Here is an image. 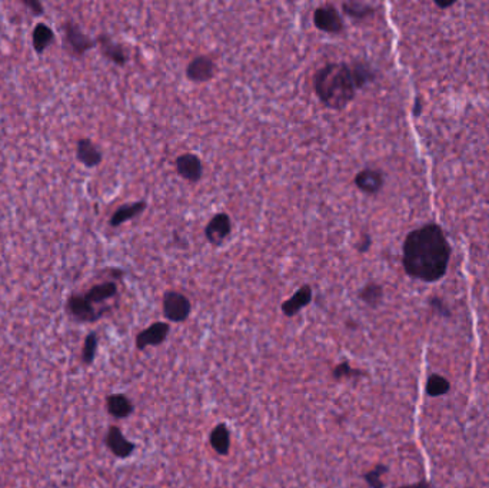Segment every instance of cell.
Wrapping results in <instances>:
<instances>
[{
	"instance_id": "1",
	"label": "cell",
	"mask_w": 489,
	"mask_h": 488,
	"mask_svg": "<svg viewBox=\"0 0 489 488\" xmlns=\"http://www.w3.org/2000/svg\"><path fill=\"white\" fill-rule=\"evenodd\" d=\"M451 246L441 226L428 223L409 232L404 242V268L415 279L437 282L448 271Z\"/></svg>"
},
{
	"instance_id": "2",
	"label": "cell",
	"mask_w": 489,
	"mask_h": 488,
	"mask_svg": "<svg viewBox=\"0 0 489 488\" xmlns=\"http://www.w3.org/2000/svg\"><path fill=\"white\" fill-rule=\"evenodd\" d=\"M313 89L324 106L332 110L345 109L356 96L351 66L345 62L326 64L315 73Z\"/></svg>"
},
{
	"instance_id": "3",
	"label": "cell",
	"mask_w": 489,
	"mask_h": 488,
	"mask_svg": "<svg viewBox=\"0 0 489 488\" xmlns=\"http://www.w3.org/2000/svg\"><path fill=\"white\" fill-rule=\"evenodd\" d=\"M66 311L75 321L82 324H91L99 321L109 311V306L98 309L92 302L84 298L83 294H72L68 298Z\"/></svg>"
},
{
	"instance_id": "4",
	"label": "cell",
	"mask_w": 489,
	"mask_h": 488,
	"mask_svg": "<svg viewBox=\"0 0 489 488\" xmlns=\"http://www.w3.org/2000/svg\"><path fill=\"white\" fill-rule=\"evenodd\" d=\"M165 318L170 323H185L192 312V304L186 295L178 291H166L162 298Z\"/></svg>"
},
{
	"instance_id": "5",
	"label": "cell",
	"mask_w": 489,
	"mask_h": 488,
	"mask_svg": "<svg viewBox=\"0 0 489 488\" xmlns=\"http://www.w3.org/2000/svg\"><path fill=\"white\" fill-rule=\"evenodd\" d=\"M62 31L65 47L75 56H83L84 53H88L89 50L98 46L96 39H92L86 35L82 31V27L73 20L65 22L62 26Z\"/></svg>"
},
{
	"instance_id": "6",
	"label": "cell",
	"mask_w": 489,
	"mask_h": 488,
	"mask_svg": "<svg viewBox=\"0 0 489 488\" xmlns=\"http://www.w3.org/2000/svg\"><path fill=\"white\" fill-rule=\"evenodd\" d=\"M313 24L324 34L338 35L343 31L345 23L340 12L333 5H322L313 12Z\"/></svg>"
},
{
	"instance_id": "7",
	"label": "cell",
	"mask_w": 489,
	"mask_h": 488,
	"mask_svg": "<svg viewBox=\"0 0 489 488\" xmlns=\"http://www.w3.org/2000/svg\"><path fill=\"white\" fill-rule=\"evenodd\" d=\"M232 234V219L226 212H219L211 218L205 226V238L213 246H220Z\"/></svg>"
},
{
	"instance_id": "8",
	"label": "cell",
	"mask_w": 489,
	"mask_h": 488,
	"mask_svg": "<svg viewBox=\"0 0 489 488\" xmlns=\"http://www.w3.org/2000/svg\"><path fill=\"white\" fill-rule=\"evenodd\" d=\"M170 332V325L167 323L159 321L148 328L142 330L136 335V348L139 351H145L148 347H159L160 343H163Z\"/></svg>"
},
{
	"instance_id": "9",
	"label": "cell",
	"mask_w": 489,
	"mask_h": 488,
	"mask_svg": "<svg viewBox=\"0 0 489 488\" xmlns=\"http://www.w3.org/2000/svg\"><path fill=\"white\" fill-rule=\"evenodd\" d=\"M216 65L211 56L199 54L189 62L186 68V77L195 83H205L213 79Z\"/></svg>"
},
{
	"instance_id": "10",
	"label": "cell",
	"mask_w": 489,
	"mask_h": 488,
	"mask_svg": "<svg viewBox=\"0 0 489 488\" xmlns=\"http://www.w3.org/2000/svg\"><path fill=\"white\" fill-rule=\"evenodd\" d=\"M178 175L190 184H197L204 175V163L195 154L179 155L175 161Z\"/></svg>"
},
{
	"instance_id": "11",
	"label": "cell",
	"mask_w": 489,
	"mask_h": 488,
	"mask_svg": "<svg viewBox=\"0 0 489 488\" xmlns=\"http://www.w3.org/2000/svg\"><path fill=\"white\" fill-rule=\"evenodd\" d=\"M105 444L109 448V451L118 458H128L130 457L135 450H136V444L129 441L123 433L122 429L116 425L109 427L107 433L105 436Z\"/></svg>"
},
{
	"instance_id": "12",
	"label": "cell",
	"mask_w": 489,
	"mask_h": 488,
	"mask_svg": "<svg viewBox=\"0 0 489 488\" xmlns=\"http://www.w3.org/2000/svg\"><path fill=\"white\" fill-rule=\"evenodd\" d=\"M98 47L103 57L116 66H125L129 62V54L125 49V46L116 40H113L109 35L102 34L96 38Z\"/></svg>"
},
{
	"instance_id": "13",
	"label": "cell",
	"mask_w": 489,
	"mask_h": 488,
	"mask_svg": "<svg viewBox=\"0 0 489 488\" xmlns=\"http://www.w3.org/2000/svg\"><path fill=\"white\" fill-rule=\"evenodd\" d=\"M354 184L361 192H363L366 195H377L384 188L385 177L382 174V170H379V169L366 168V169L359 170L358 174L355 175Z\"/></svg>"
},
{
	"instance_id": "14",
	"label": "cell",
	"mask_w": 489,
	"mask_h": 488,
	"mask_svg": "<svg viewBox=\"0 0 489 488\" xmlns=\"http://www.w3.org/2000/svg\"><path fill=\"white\" fill-rule=\"evenodd\" d=\"M76 159L84 168L93 169L102 163L103 154L91 138H80L76 142Z\"/></svg>"
},
{
	"instance_id": "15",
	"label": "cell",
	"mask_w": 489,
	"mask_h": 488,
	"mask_svg": "<svg viewBox=\"0 0 489 488\" xmlns=\"http://www.w3.org/2000/svg\"><path fill=\"white\" fill-rule=\"evenodd\" d=\"M312 300H313L312 286L305 283L301 286V288L296 290V293L291 298H287L286 301L282 302L280 309H282L285 317L292 318V317H295V315H298L303 308H306L312 302Z\"/></svg>"
},
{
	"instance_id": "16",
	"label": "cell",
	"mask_w": 489,
	"mask_h": 488,
	"mask_svg": "<svg viewBox=\"0 0 489 488\" xmlns=\"http://www.w3.org/2000/svg\"><path fill=\"white\" fill-rule=\"evenodd\" d=\"M146 208H148L146 200H137V202L121 205L116 211L113 212V215L110 216L109 225L112 228H118V226H121V225L137 218L139 215H142L143 212L146 211Z\"/></svg>"
},
{
	"instance_id": "17",
	"label": "cell",
	"mask_w": 489,
	"mask_h": 488,
	"mask_svg": "<svg viewBox=\"0 0 489 488\" xmlns=\"http://www.w3.org/2000/svg\"><path fill=\"white\" fill-rule=\"evenodd\" d=\"M106 410L116 420H125L130 417L135 411L133 403L125 394H110L106 398Z\"/></svg>"
},
{
	"instance_id": "18",
	"label": "cell",
	"mask_w": 489,
	"mask_h": 488,
	"mask_svg": "<svg viewBox=\"0 0 489 488\" xmlns=\"http://www.w3.org/2000/svg\"><path fill=\"white\" fill-rule=\"evenodd\" d=\"M84 298L88 300L89 302H92L95 306L100 305L112 298H114L118 295V283L113 281H106L102 283H96L93 285L91 290L86 291Z\"/></svg>"
},
{
	"instance_id": "19",
	"label": "cell",
	"mask_w": 489,
	"mask_h": 488,
	"mask_svg": "<svg viewBox=\"0 0 489 488\" xmlns=\"http://www.w3.org/2000/svg\"><path fill=\"white\" fill-rule=\"evenodd\" d=\"M209 444L219 455H227L231 450V431L226 424H218L209 434Z\"/></svg>"
},
{
	"instance_id": "20",
	"label": "cell",
	"mask_w": 489,
	"mask_h": 488,
	"mask_svg": "<svg viewBox=\"0 0 489 488\" xmlns=\"http://www.w3.org/2000/svg\"><path fill=\"white\" fill-rule=\"evenodd\" d=\"M54 42V32L46 23L39 22L32 32V46L38 54H43L47 47Z\"/></svg>"
},
{
	"instance_id": "21",
	"label": "cell",
	"mask_w": 489,
	"mask_h": 488,
	"mask_svg": "<svg viewBox=\"0 0 489 488\" xmlns=\"http://www.w3.org/2000/svg\"><path fill=\"white\" fill-rule=\"evenodd\" d=\"M349 66H351V73H352V79H354L356 91L363 89L366 84L375 80V72H373V69L368 64L361 62V61H355Z\"/></svg>"
},
{
	"instance_id": "22",
	"label": "cell",
	"mask_w": 489,
	"mask_h": 488,
	"mask_svg": "<svg viewBox=\"0 0 489 488\" xmlns=\"http://www.w3.org/2000/svg\"><path fill=\"white\" fill-rule=\"evenodd\" d=\"M358 297L362 302H365L370 308H377L381 305L384 300V288L382 285L377 282H369L358 293Z\"/></svg>"
},
{
	"instance_id": "23",
	"label": "cell",
	"mask_w": 489,
	"mask_h": 488,
	"mask_svg": "<svg viewBox=\"0 0 489 488\" xmlns=\"http://www.w3.org/2000/svg\"><path fill=\"white\" fill-rule=\"evenodd\" d=\"M451 391V383L439 376V374H432L428 381H426V394L429 397H441L446 395Z\"/></svg>"
},
{
	"instance_id": "24",
	"label": "cell",
	"mask_w": 489,
	"mask_h": 488,
	"mask_svg": "<svg viewBox=\"0 0 489 488\" xmlns=\"http://www.w3.org/2000/svg\"><path fill=\"white\" fill-rule=\"evenodd\" d=\"M98 346H99V338L96 332H89L84 338L83 342V350H82V362L84 365H92L98 353Z\"/></svg>"
},
{
	"instance_id": "25",
	"label": "cell",
	"mask_w": 489,
	"mask_h": 488,
	"mask_svg": "<svg viewBox=\"0 0 489 488\" xmlns=\"http://www.w3.org/2000/svg\"><path fill=\"white\" fill-rule=\"evenodd\" d=\"M342 10L343 13L352 17V19H365L373 15V8L366 5V3H359V2H345L342 3Z\"/></svg>"
},
{
	"instance_id": "26",
	"label": "cell",
	"mask_w": 489,
	"mask_h": 488,
	"mask_svg": "<svg viewBox=\"0 0 489 488\" xmlns=\"http://www.w3.org/2000/svg\"><path fill=\"white\" fill-rule=\"evenodd\" d=\"M389 468L385 464H378L375 468L365 473L363 480L369 488H385V482L382 481V475H385Z\"/></svg>"
},
{
	"instance_id": "27",
	"label": "cell",
	"mask_w": 489,
	"mask_h": 488,
	"mask_svg": "<svg viewBox=\"0 0 489 488\" xmlns=\"http://www.w3.org/2000/svg\"><path fill=\"white\" fill-rule=\"evenodd\" d=\"M359 376H363V372L352 368V365L348 361H343V362L338 364L332 371V378L336 381H339L342 378H351V377H359Z\"/></svg>"
},
{
	"instance_id": "28",
	"label": "cell",
	"mask_w": 489,
	"mask_h": 488,
	"mask_svg": "<svg viewBox=\"0 0 489 488\" xmlns=\"http://www.w3.org/2000/svg\"><path fill=\"white\" fill-rule=\"evenodd\" d=\"M20 3L29 9L35 17H40L45 15V6L42 5V2L39 0H20Z\"/></svg>"
},
{
	"instance_id": "29",
	"label": "cell",
	"mask_w": 489,
	"mask_h": 488,
	"mask_svg": "<svg viewBox=\"0 0 489 488\" xmlns=\"http://www.w3.org/2000/svg\"><path fill=\"white\" fill-rule=\"evenodd\" d=\"M429 305L432 306V309H434L435 312L441 313L442 317H449V315H451V312L448 311L445 302H444L441 298H438V297H432V298H430V300H429Z\"/></svg>"
},
{
	"instance_id": "30",
	"label": "cell",
	"mask_w": 489,
	"mask_h": 488,
	"mask_svg": "<svg viewBox=\"0 0 489 488\" xmlns=\"http://www.w3.org/2000/svg\"><path fill=\"white\" fill-rule=\"evenodd\" d=\"M370 245H372V238H370V235L363 234V235L361 237L359 242L356 244V251H358V252H361V253H365V252H368V251H369Z\"/></svg>"
},
{
	"instance_id": "31",
	"label": "cell",
	"mask_w": 489,
	"mask_h": 488,
	"mask_svg": "<svg viewBox=\"0 0 489 488\" xmlns=\"http://www.w3.org/2000/svg\"><path fill=\"white\" fill-rule=\"evenodd\" d=\"M398 488H432V485H430L429 481L422 480V481H418V482H414V484H407V485H402V487H398Z\"/></svg>"
},
{
	"instance_id": "32",
	"label": "cell",
	"mask_w": 489,
	"mask_h": 488,
	"mask_svg": "<svg viewBox=\"0 0 489 488\" xmlns=\"http://www.w3.org/2000/svg\"><path fill=\"white\" fill-rule=\"evenodd\" d=\"M414 113H415V117H419V113H421V103H419V101H416V105H415Z\"/></svg>"
},
{
	"instance_id": "33",
	"label": "cell",
	"mask_w": 489,
	"mask_h": 488,
	"mask_svg": "<svg viewBox=\"0 0 489 488\" xmlns=\"http://www.w3.org/2000/svg\"><path fill=\"white\" fill-rule=\"evenodd\" d=\"M452 5H453V2H449V3H439V2H437V6L441 8V9H446V8L452 6Z\"/></svg>"
},
{
	"instance_id": "34",
	"label": "cell",
	"mask_w": 489,
	"mask_h": 488,
	"mask_svg": "<svg viewBox=\"0 0 489 488\" xmlns=\"http://www.w3.org/2000/svg\"><path fill=\"white\" fill-rule=\"evenodd\" d=\"M469 488H472V487H469Z\"/></svg>"
}]
</instances>
